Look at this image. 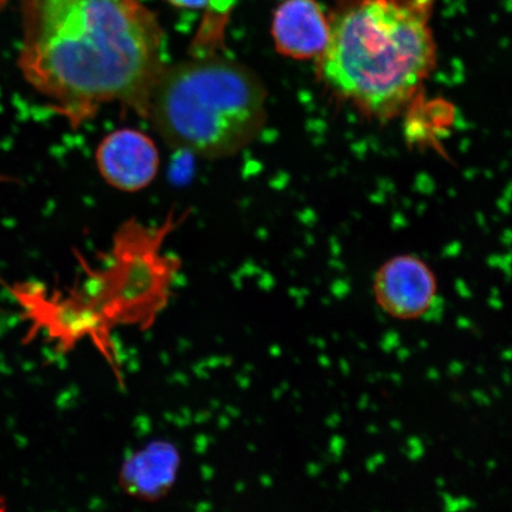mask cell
Instances as JSON below:
<instances>
[{"instance_id": "5", "label": "cell", "mask_w": 512, "mask_h": 512, "mask_svg": "<svg viewBox=\"0 0 512 512\" xmlns=\"http://www.w3.org/2000/svg\"><path fill=\"white\" fill-rule=\"evenodd\" d=\"M95 162L100 175L112 188L137 192L155 181L160 157L149 136L132 128H123L101 140L95 152Z\"/></svg>"}, {"instance_id": "1", "label": "cell", "mask_w": 512, "mask_h": 512, "mask_svg": "<svg viewBox=\"0 0 512 512\" xmlns=\"http://www.w3.org/2000/svg\"><path fill=\"white\" fill-rule=\"evenodd\" d=\"M18 68L78 125L120 104L147 117L164 64V32L139 0H19Z\"/></svg>"}, {"instance_id": "6", "label": "cell", "mask_w": 512, "mask_h": 512, "mask_svg": "<svg viewBox=\"0 0 512 512\" xmlns=\"http://www.w3.org/2000/svg\"><path fill=\"white\" fill-rule=\"evenodd\" d=\"M377 304L388 316L414 320L425 316L437 296V281L430 268L415 256L389 260L376 275Z\"/></svg>"}, {"instance_id": "4", "label": "cell", "mask_w": 512, "mask_h": 512, "mask_svg": "<svg viewBox=\"0 0 512 512\" xmlns=\"http://www.w3.org/2000/svg\"><path fill=\"white\" fill-rule=\"evenodd\" d=\"M9 290L31 323L29 335L43 331L49 342L55 343L60 354H68L83 339H91L106 361L117 368L111 329L85 300L57 302L56 299H48L37 288L19 284Z\"/></svg>"}, {"instance_id": "2", "label": "cell", "mask_w": 512, "mask_h": 512, "mask_svg": "<svg viewBox=\"0 0 512 512\" xmlns=\"http://www.w3.org/2000/svg\"><path fill=\"white\" fill-rule=\"evenodd\" d=\"M434 0H344L329 17L320 75L343 98L377 117L411 101L437 60Z\"/></svg>"}, {"instance_id": "8", "label": "cell", "mask_w": 512, "mask_h": 512, "mask_svg": "<svg viewBox=\"0 0 512 512\" xmlns=\"http://www.w3.org/2000/svg\"><path fill=\"white\" fill-rule=\"evenodd\" d=\"M179 463L176 447L165 443L149 445L126 460L120 475L121 486L133 497L157 501L175 483Z\"/></svg>"}, {"instance_id": "3", "label": "cell", "mask_w": 512, "mask_h": 512, "mask_svg": "<svg viewBox=\"0 0 512 512\" xmlns=\"http://www.w3.org/2000/svg\"><path fill=\"white\" fill-rule=\"evenodd\" d=\"M172 149L204 159L236 155L266 121L258 76L222 56H196L163 69L147 117Z\"/></svg>"}, {"instance_id": "9", "label": "cell", "mask_w": 512, "mask_h": 512, "mask_svg": "<svg viewBox=\"0 0 512 512\" xmlns=\"http://www.w3.org/2000/svg\"><path fill=\"white\" fill-rule=\"evenodd\" d=\"M172 5L182 9H201L207 6L210 0H168Z\"/></svg>"}, {"instance_id": "10", "label": "cell", "mask_w": 512, "mask_h": 512, "mask_svg": "<svg viewBox=\"0 0 512 512\" xmlns=\"http://www.w3.org/2000/svg\"><path fill=\"white\" fill-rule=\"evenodd\" d=\"M9 0H0V11L5 9L6 4H8Z\"/></svg>"}, {"instance_id": "7", "label": "cell", "mask_w": 512, "mask_h": 512, "mask_svg": "<svg viewBox=\"0 0 512 512\" xmlns=\"http://www.w3.org/2000/svg\"><path fill=\"white\" fill-rule=\"evenodd\" d=\"M272 36L278 53L291 59H318L328 46L329 17L317 0H286L275 11Z\"/></svg>"}]
</instances>
